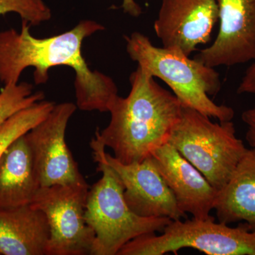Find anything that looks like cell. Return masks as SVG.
Returning a JSON list of instances; mask_svg holds the SVG:
<instances>
[{"mask_svg":"<svg viewBox=\"0 0 255 255\" xmlns=\"http://www.w3.org/2000/svg\"><path fill=\"white\" fill-rule=\"evenodd\" d=\"M77 108L71 102L55 105L46 118L25 135L41 187L85 179L65 141L69 121Z\"/></svg>","mask_w":255,"mask_h":255,"instance_id":"8","label":"cell"},{"mask_svg":"<svg viewBox=\"0 0 255 255\" xmlns=\"http://www.w3.org/2000/svg\"><path fill=\"white\" fill-rule=\"evenodd\" d=\"M130 83L128 95L117 96L111 105L109 125L95 132L124 164L142 162L167 143L182 111L177 97L140 67L130 75Z\"/></svg>","mask_w":255,"mask_h":255,"instance_id":"2","label":"cell"},{"mask_svg":"<svg viewBox=\"0 0 255 255\" xmlns=\"http://www.w3.org/2000/svg\"><path fill=\"white\" fill-rule=\"evenodd\" d=\"M151 155L181 211L195 219L213 217L218 191L202 173L168 142Z\"/></svg>","mask_w":255,"mask_h":255,"instance_id":"12","label":"cell"},{"mask_svg":"<svg viewBox=\"0 0 255 255\" xmlns=\"http://www.w3.org/2000/svg\"><path fill=\"white\" fill-rule=\"evenodd\" d=\"M243 122L248 126L246 138L253 148H255V105L242 114Z\"/></svg>","mask_w":255,"mask_h":255,"instance_id":"19","label":"cell"},{"mask_svg":"<svg viewBox=\"0 0 255 255\" xmlns=\"http://www.w3.org/2000/svg\"><path fill=\"white\" fill-rule=\"evenodd\" d=\"M103 155L123 183L124 198L132 212L142 217L169 218L172 221L187 217L152 155L142 162L124 164L105 150Z\"/></svg>","mask_w":255,"mask_h":255,"instance_id":"9","label":"cell"},{"mask_svg":"<svg viewBox=\"0 0 255 255\" xmlns=\"http://www.w3.org/2000/svg\"><path fill=\"white\" fill-rule=\"evenodd\" d=\"M14 12L31 26L49 21L51 10L43 0H0V15Z\"/></svg>","mask_w":255,"mask_h":255,"instance_id":"18","label":"cell"},{"mask_svg":"<svg viewBox=\"0 0 255 255\" xmlns=\"http://www.w3.org/2000/svg\"><path fill=\"white\" fill-rule=\"evenodd\" d=\"M238 94H253L255 95V63L251 65L242 79L238 87Z\"/></svg>","mask_w":255,"mask_h":255,"instance_id":"20","label":"cell"},{"mask_svg":"<svg viewBox=\"0 0 255 255\" xmlns=\"http://www.w3.org/2000/svg\"><path fill=\"white\" fill-rule=\"evenodd\" d=\"M125 38L130 59L147 75L165 82L183 107L220 122L234 118L231 107L218 105L210 99L209 96L216 95L221 89L220 75L214 68L191 59L179 50L154 46L148 37L139 32Z\"/></svg>","mask_w":255,"mask_h":255,"instance_id":"4","label":"cell"},{"mask_svg":"<svg viewBox=\"0 0 255 255\" xmlns=\"http://www.w3.org/2000/svg\"><path fill=\"white\" fill-rule=\"evenodd\" d=\"M217 2L218 36L194 59L214 68L255 60V0H217Z\"/></svg>","mask_w":255,"mask_h":255,"instance_id":"11","label":"cell"},{"mask_svg":"<svg viewBox=\"0 0 255 255\" xmlns=\"http://www.w3.org/2000/svg\"><path fill=\"white\" fill-rule=\"evenodd\" d=\"M25 135L0 159V209L30 205L41 187Z\"/></svg>","mask_w":255,"mask_h":255,"instance_id":"14","label":"cell"},{"mask_svg":"<svg viewBox=\"0 0 255 255\" xmlns=\"http://www.w3.org/2000/svg\"><path fill=\"white\" fill-rule=\"evenodd\" d=\"M100 180L89 189L85 218L95 233L90 255H117L134 238L162 233L172 220L145 218L132 212L124 198L123 183L104 157L105 146L93 137L90 142Z\"/></svg>","mask_w":255,"mask_h":255,"instance_id":"3","label":"cell"},{"mask_svg":"<svg viewBox=\"0 0 255 255\" xmlns=\"http://www.w3.org/2000/svg\"><path fill=\"white\" fill-rule=\"evenodd\" d=\"M215 221L214 216L172 221L160 236L150 233L134 238L117 255H177L184 248L208 255H255V232L246 223L232 228Z\"/></svg>","mask_w":255,"mask_h":255,"instance_id":"6","label":"cell"},{"mask_svg":"<svg viewBox=\"0 0 255 255\" xmlns=\"http://www.w3.org/2000/svg\"><path fill=\"white\" fill-rule=\"evenodd\" d=\"M86 180L41 187L30 204L46 215L50 227L47 255H90L95 233L85 218Z\"/></svg>","mask_w":255,"mask_h":255,"instance_id":"7","label":"cell"},{"mask_svg":"<svg viewBox=\"0 0 255 255\" xmlns=\"http://www.w3.org/2000/svg\"><path fill=\"white\" fill-rule=\"evenodd\" d=\"M49 240L43 211L31 205L0 209V255H47Z\"/></svg>","mask_w":255,"mask_h":255,"instance_id":"13","label":"cell"},{"mask_svg":"<svg viewBox=\"0 0 255 255\" xmlns=\"http://www.w3.org/2000/svg\"><path fill=\"white\" fill-rule=\"evenodd\" d=\"M214 210L219 222L245 221L255 232V148L247 150L227 184L218 192Z\"/></svg>","mask_w":255,"mask_h":255,"instance_id":"15","label":"cell"},{"mask_svg":"<svg viewBox=\"0 0 255 255\" xmlns=\"http://www.w3.org/2000/svg\"><path fill=\"white\" fill-rule=\"evenodd\" d=\"M122 7L123 8L124 13L132 17H138L142 13L141 6L135 0H123Z\"/></svg>","mask_w":255,"mask_h":255,"instance_id":"21","label":"cell"},{"mask_svg":"<svg viewBox=\"0 0 255 255\" xmlns=\"http://www.w3.org/2000/svg\"><path fill=\"white\" fill-rule=\"evenodd\" d=\"M168 143L218 191L224 187L248 148L236 136L232 121L214 123L207 116L183 107Z\"/></svg>","mask_w":255,"mask_h":255,"instance_id":"5","label":"cell"},{"mask_svg":"<svg viewBox=\"0 0 255 255\" xmlns=\"http://www.w3.org/2000/svg\"><path fill=\"white\" fill-rule=\"evenodd\" d=\"M31 25L22 21L21 31L14 28L0 32V82L16 85L25 69L33 67L36 85L48 80V71L57 66L75 70L76 106L85 112H109L118 96L110 77L92 70L82 55V42L105 27L92 20H83L70 31L45 38L32 36Z\"/></svg>","mask_w":255,"mask_h":255,"instance_id":"1","label":"cell"},{"mask_svg":"<svg viewBox=\"0 0 255 255\" xmlns=\"http://www.w3.org/2000/svg\"><path fill=\"white\" fill-rule=\"evenodd\" d=\"M27 82L4 86L0 92V125L16 112L44 100L43 92H33Z\"/></svg>","mask_w":255,"mask_h":255,"instance_id":"17","label":"cell"},{"mask_svg":"<svg viewBox=\"0 0 255 255\" xmlns=\"http://www.w3.org/2000/svg\"><path fill=\"white\" fill-rule=\"evenodd\" d=\"M219 19L217 0H162L154 29L164 48L189 56L209 42Z\"/></svg>","mask_w":255,"mask_h":255,"instance_id":"10","label":"cell"},{"mask_svg":"<svg viewBox=\"0 0 255 255\" xmlns=\"http://www.w3.org/2000/svg\"><path fill=\"white\" fill-rule=\"evenodd\" d=\"M55 104L42 100L16 112L0 125V159L13 142L27 133L51 112Z\"/></svg>","mask_w":255,"mask_h":255,"instance_id":"16","label":"cell"}]
</instances>
